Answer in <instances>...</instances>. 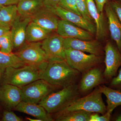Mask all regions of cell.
<instances>
[{"label": "cell", "mask_w": 121, "mask_h": 121, "mask_svg": "<svg viewBox=\"0 0 121 121\" xmlns=\"http://www.w3.org/2000/svg\"><path fill=\"white\" fill-rule=\"evenodd\" d=\"M81 95L78 84H72L51 93L42 99L39 104L52 115L66 108L80 98Z\"/></svg>", "instance_id": "7a4b0ae2"}, {"label": "cell", "mask_w": 121, "mask_h": 121, "mask_svg": "<svg viewBox=\"0 0 121 121\" xmlns=\"http://www.w3.org/2000/svg\"><path fill=\"white\" fill-rule=\"evenodd\" d=\"M112 112L110 111H107L105 113L102 115H99L98 113H93L91 115L90 121H110Z\"/></svg>", "instance_id": "f1b7e54d"}, {"label": "cell", "mask_w": 121, "mask_h": 121, "mask_svg": "<svg viewBox=\"0 0 121 121\" xmlns=\"http://www.w3.org/2000/svg\"><path fill=\"white\" fill-rule=\"evenodd\" d=\"M26 119L27 120L30 121H43L41 119H37V118L33 119V118H31L29 117H26Z\"/></svg>", "instance_id": "74e56055"}, {"label": "cell", "mask_w": 121, "mask_h": 121, "mask_svg": "<svg viewBox=\"0 0 121 121\" xmlns=\"http://www.w3.org/2000/svg\"><path fill=\"white\" fill-rule=\"evenodd\" d=\"M89 14L96 27V39L98 41L108 40L110 33L108 29V21L105 14L99 13L98 11L94 0H86Z\"/></svg>", "instance_id": "7c38bea8"}, {"label": "cell", "mask_w": 121, "mask_h": 121, "mask_svg": "<svg viewBox=\"0 0 121 121\" xmlns=\"http://www.w3.org/2000/svg\"><path fill=\"white\" fill-rule=\"evenodd\" d=\"M2 121H22L23 119L17 116L13 112L8 111H4Z\"/></svg>", "instance_id": "1f68e13d"}, {"label": "cell", "mask_w": 121, "mask_h": 121, "mask_svg": "<svg viewBox=\"0 0 121 121\" xmlns=\"http://www.w3.org/2000/svg\"><path fill=\"white\" fill-rule=\"evenodd\" d=\"M10 31V29L0 25V37Z\"/></svg>", "instance_id": "8d00e7d4"}, {"label": "cell", "mask_w": 121, "mask_h": 121, "mask_svg": "<svg viewBox=\"0 0 121 121\" xmlns=\"http://www.w3.org/2000/svg\"><path fill=\"white\" fill-rule=\"evenodd\" d=\"M119 0L121 1V0Z\"/></svg>", "instance_id": "60d3db41"}, {"label": "cell", "mask_w": 121, "mask_h": 121, "mask_svg": "<svg viewBox=\"0 0 121 121\" xmlns=\"http://www.w3.org/2000/svg\"><path fill=\"white\" fill-rule=\"evenodd\" d=\"M112 89L121 91V68L118 72L117 75L109 82V86Z\"/></svg>", "instance_id": "f546056e"}, {"label": "cell", "mask_w": 121, "mask_h": 121, "mask_svg": "<svg viewBox=\"0 0 121 121\" xmlns=\"http://www.w3.org/2000/svg\"><path fill=\"white\" fill-rule=\"evenodd\" d=\"M100 66L90 69L82 74L78 85L81 94H85L100 85L108 83L104 78L102 69Z\"/></svg>", "instance_id": "8fae6325"}, {"label": "cell", "mask_w": 121, "mask_h": 121, "mask_svg": "<svg viewBox=\"0 0 121 121\" xmlns=\"http://www.w3.org/2000/svg\"><path fill=\"white\" fill-rule=\"evenodd\" d=\"M60 89L43 79H38L21 88L22 101L39 104L45 97Z\"/></svg>", "instance_id": "8992f818"}, {"label": "cell", "mask_w": 121, "mask_h": 121, "mask_svg": "<svg viewBox=\"0 0 121 121\" xmlns=\"http://www.w3.org/2000/svg\"><path fill=\"white\" fill-rule=\"evenodd\" d=\"M94 1L99 12V13L103 12L104 7L108 2V0H94Z\"/></svg>", "instance_id": "d6a6232c"}, {"label": "cell", "mask_w": 121, "mask_h": 121, "mask_svg": "<svg viewBox=\"0 0 121 121\" xmlns=\"http://www.w3.org/2000/svg\"><path fill=\"white\" fill-rule=\"evenodd\" d=\"M40 66L26 65L18 68H7L4 72L2 84H11L21 89L40 79Z\"/></svg>", "instance_id": "3957f363"}, {"label": "cell", "mask_w": 121, "mask_h": 121, "mask_svg": "<svg viewBox=\"0 0 121 121\" xmlns=\"http://www.w3.org/2000/svg\"></svg>", "instance_id": "ab89813d"}, {"label": "cell", "mask_w": 121, "mask_h": 121, "mask_svg": "<svg viewBox=\"0 0 121 121\" xmlns=\"http://www.w3.org/2000/svg\"><path fill=\"white\" fill-rule=\"evenodd\" d=\"M98 86L88 95L79 98L62 111L54 115L73 111H83L104 114L107 111V106Z\"/></svg>", "instance_id": "277c9868"}, {"label": "cell", "mask_w": 121, "mask_h": 121, "mask_svg": "<svg viewBox=\"0 0 121 121\" xmlns=\"http://www.w3.org/2000/svg\"><path fill=\"white\" fill-rule=\"evenodd\" d=\"M54 12L61 19L71 22L76 26L95 35L96 27L95 24L90 22L82 16L71 12L59 6L53 8Z\"/></svg>", "instance_id": "9a60e30c"}, {"label": "cell", "mask_w": 121, "mask_h": 121, "mask_svg": "<svg viewBox=\"0 0 121 121\" xmlns=\"http://www.w3.org/2000/svg\"><path fill=\"white\" fill-rule=\"evenodd\" d=\"M64 38L57 34L51 35L41 43V47L45 52L48 62L66 61Z\"/></svg>", "instance_id": "9c48e42d"}, {"label": "cell", "mask_w": 121, "mask_h": 121, "mask_svg": "<svg viewBox=\"0 0 121 121\" xmlns=\"http://www.w3.org/2000/svg\"><path fill=\"white\" fill-rule=\"evenodd\" d=\"M52 33L31 21L26 29V41L37 42L43 41L51 35Z\"/></svg>", "instance_id": "ffe728a7"}, {"label": "cell", "mask_w": 121, "mask_h": 121, "mask_svg": "<svg viewBox=\"0 0 121 121\" xmlns=\"http://www.w3.org/2000/svg\"><path fill=\"white\" fill-rule=\"evenodd\" d=\"M108 21V29L111 39L113 40L121 52V22L108 2L104 7Z\"/></svg>", "instance_id": "ac0fdd59"}, {"label": "cell", "mask_w": 121, "mask_h": 121, "mask_svg": "<svg viewBox=\"0 0 121 121\" xmlns=\"http://www.w3.org/2000/svg\"><path fill=\"white\" fill-rule=\"evenodd\" d=\"M111 121H121V110L116 111L113 116H111Z\"/></svg>", "instance_id": "d590c367"}, {"label": "cell", "mask_w": 121, "mask_h": 121, "mask_svg": "<svg viewBox=\"0 0 121 121\" xmlns=\"http://www.w3.org/2000/svg\"><path fill=\"white\" fill-rule=\"evenodd\" d=\"M27 65L15 53H5L0 51V71L8 67L18 68Z\"/></svg>", "instance_id": "cb8c5ba5"}, {"label": "cell", "mask_w": 121, "mask_h": 121, "mask_svg": "<svg viewBox=\"0 0 121 121\" xmlns=\"http://www.w3.org/2000/svg\"><path fill=\"white\" fill-rule=\"evenodd\" d=\"M44 4L46 6L54 8L58 6L61 0H43Z\"/></svg>", "instance_id": "836d02e7"}, {"label": "cell", "mask_w": 121, "mask_h": 121, "mask_svg": "<svg viewBox=\"0 0 121 121\" xmlns=\"http://www.w3.org/2000/svg\"><path fill=\"white\" fill-rule=\"evenodd\" d=\"M13 109L31 115L43 121H54L52 115L48 113L43 107L39 104L22 101Z\"/></svg>", "instance_id": "d6986e66"}, {"label": "cell", "mask_w": 121, "mask_h": 121, "mask_svg": "<svg viewBox=\"0 0 121 121\" xmlns=\"http://www.w3.org/2000/svg\"><path fill=\"white\" fill-rule=\"evenodd\" d=\"M65 49L78 50L96 55L104 56V47L97 40H83L74 38H65L64 40Z\"/></svg>", "instance_id": "30bf717a"}, {"label": "cell", "mask_w": 121, "mask_h": 121, "mask_svg": "<svg viewBox=\"0 0 121 121\" xmlns=\"http://www.w3.org/2000/svg\"></svg>", "instance_id": "b9f144b4"}, {"label": "cell", "mask_w": 121, "mask_h": 121, "mask_svg": "<svg viewBox=\"0 0 121 121\" xmlns=\"http://www.w3.org/2000/svg\"><path fill=\"white\" fill-rule=\"evenodd\" d=\"M66 62L72 68L82 74L90 69L100 66L104 56L86 54L80 51L65 49Z\"/></svg>", "instance_id": "5b68a950"}, {"label": "cell", "mask_w": 121, "mask_h": 121, "mask_svg": "<svg viewBox=\"0 0 121 121\" xmlns=\"http://www.w3.org/2000/svg\"><path fill=\"white\" fill-rule=\"evenodd\" d=\"M21 0H0V4L3 6L17 5Z\"/></svg>", "instance_id": "e575fe53"}, {"label": "cell", "mask_w": 121, "mask_h": 121, "mask_svg": "<svg viewBox=\"0 0 121 121\" xmlns=\"http://www.w3.org/2000/svg\"><path fill=\"white\" fill-rule=\"evenodd\" d=\"M15 54L27 65L40 66L48 61L40 42H25Z\"/></svg>", "instance_id": "ba28073f"}, {"label": "cell", "mask_w": 121, "mask_h": 121, "mask_svg": "<svg viewBox=\"0 0 121 121\" xmlns=\"http://www.w3.org/2000/svg\"><path fill=\"white\" fill-rule=\"evenodd\" d=\"M76 5L82 16L90 22L94 23L89 14L86 0H76Z\"/></svg>", "instance_id": "4316f807"}, {"label": "cell", "mask_w": 121, "mask_h": 121, "mask_svg": "<svg viewBox=\"0 0 121 121\" xmlns=\"http://www.w3.org/2000/svg\"><path fill=\"white\" fill-rule=\"evenodd\" d=\"M31 21V17H24L18 14L10 29L13 49H19L25 43L26 29Z\"/></svg>", "instance_id": "e0dca14e"}, {"label": "cell", "mask_w": 121, "mask_h": 121, "mask_svg": "<svg viewBox=\"0 0 121 121\" xmlns=\"http://www.w3.org/2000/svg\"><path fill=\"white\" fill-rule=\"evenodd\" d=\"M0 101L9 110L14 109L22 101L21 88L9 84L0 86Z\"/></svg>", "instance_id": "2e32d148"}, {"label": "cell", "mask_w": 121, "mask_h": 121, "mask_svg": "<svg viewBox=\"0 0 121 121\" xmlns=\"http://www.w3.org/2000/svg\"><path fill=\"white\" fill-rule=\"evenodd\" d=\"M18 14L17 5L3 6L0 9V25L11 29Z\"/></svg>", "instance_id": "603a6c76"}, {"label": "cell", "mask_w": 121, "mask_h": 121, "mask_svg": "<svg viewBox=\"0 0 121 121\" xmlns=\"http://www.w3.org/2000/svg\"><path fill=\"white\" fill-rule=\"evenodd\" d=\"M57 34L63 38H74L83 40L93 39L94 35L83 29L65 20H59Z\"/></svg>", "instance_id": "5bb4252c"}, {"label": "cell", "mask_w": 121, "mask_h": 121, "mask_svg": "<svg viewBox=\"0 0 121 121\" xmlns=\"http://www.w3.org/2000/svg\"><path fill=\"white\" fill-rule=\"evenodd\" d=\"M104 50L105 67L103 74L109 83L111 79L117 75L118 69L121 66V52L112 39L106 41Z\"/></svg>", "instance_id": "52a82bcc"}, {"label": "cell", "mask_w": 121, "mask_h": 121, "mask_svg": "<svg viewBox=\"0 0 121 121\" xmlns=\"http://www.w3.org/2000/svg\"><path fill=\"white\" fill-rule=\"evenodd\" d=\"M53 8L44 5L31 17V21L52 32L56 31L59 19Z\"/></svg>", "instance_id": "4fadbf2b"}, {"label": "cell", "mask_w": 121, "mask_h": 121, "mask_svg": "<svg viewBox=\"0 0 121 121\" xmlns=\"http://www.w3.org/2000/svg\"><path fill=\"white\" fill-rule=\"evenodd\" d=\"M13 43L10 31L0 37V51L5 53L12 52Z\"/></svg>", "instance_id": "484cf974"}, {"label": "cell", "mask_w": 121, "mask_h": 121, "mask_svg": "<svg viewBox=\"0 0 121 121\" xmlns=\"http://www.w3.org/2000/svg\"><path fill=\"white\" fill-rule=\"evenodd\" d=\"M44 5L43 0H21L17 4L18 14L31 17Z\"/></svg>", "instance_id": "44dd1931"}, {"label": "cell", "mask_w": 121, "mask_h": 121, "mask_svg": "<svg viewBox=\"0 0 121 121\" xmlns=\"http://www.w3.org/2000/svg\"><path fill=\"white\" fill-rule=\"evenodd\" d=\"M93 113L83 111H73L54 115V121H90Z\"/></svg>", "instance_id": "d4e9b609"}, {"label": "cell", "mask_w": 121, "mask_h": 121, "mask_svg": "<svg viewBox=\"0 0 121 121\" xmlns=\"http://www.w3.org/2000/svg\"><path fill=\"white\" fill-rule=\"evenodd\" d=\"M98 87L99 91L106 98L107 111L113 112L115 108L121 105V91L112 89L104 84Z\"/></svg>", "instance_id": "7402d4cb"}, {"label": "cell", "mask_w": 121, "mask_h": 121, "mask_svg": "<svg viewBox=\"0 0 121 121\" xmlns=\"http://www.w3.org/2000/svg\"><path fill=\"white\" fill-rule=\"evenodd\" d=\"M3 5H2L0 4V9L3 7Z\"/></svg>", "instance_id": "f35d334b"}, {"label": "cell", "mask_w": 121, "mask_h": 121, "mask_svg": "<svg viewBox=\"0 0 121 121\" xmlns=\"http://www.w3.org/2000/svg\"><path fill=\"white\" fill-rule=\"evenodd\" d=\"M108 2L121 22V1L119 0H108Z\"/></svg>", "instance_id": "4dcf8cb0"}, {"label": "cell", "mask_w": 121, "mask_h": 121, "mask_svg": "<svg viewBox=\"0 0 121 121\" xmlns=\"http://www.w3.org/2000/svg\"><path fill=\"white\" fill-rule=\"evenodd\" d=\"M40 79L63 87L77 84L81 73L71 67L66 61L47 62L40 66Z\"/></svg>", "instance_id": "6da1fadb"}, {"label": "cell", "mask_w": 121, "mask_h": 121, "mask_svg": "<svg viewBox=\"0 0 121 121\" xmlns=\"http://www.w3.org/2000/svg\"><path fill=\"white\" fill-rule=\"evenodd\" d=\"M58 6L82 16L77 8L76 0H61Z\"/></svg>", "instance_id": "83f0119b"}]
</instances>
